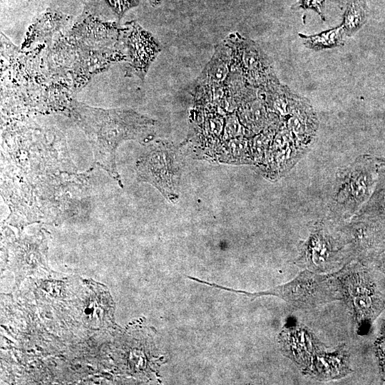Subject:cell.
<instances>
[{"label":"cell","instance_id":"obj_1","mask_svg":"<svg viewBox=\"0 0 385 385\" xmlns=\"http://www.w3.org/2000/svg\"><path fill=\"white\" fill-rule=\"evenodd\" d=\"M69 113L88 138L94 163L123 188L115 163L116 150L125 140L142 144L152 140L156 121L130 109H104L76 101H71Z\"/></svg>","mask_w":385,"mask_h":385},{"label":"cell","instance_id":"obj_2","mask_svg":"<svg viewBox=\"0 0 385 385\" xmlns=\"http://www.w3.org/2000/svg\"><path fill=\"white\" fill-rule=\"evenodd\" d=\"M342 300L352 315L359 335L369 333L385 310V296L365 265L352 260L332 273Z\"/></svg>","mask_w":385,"mask_h":385},{"label":"cell","instance_id":"obj_3","mask_svg":"<svg viewBox=\"0 0 385 385\" xmlns=\"http://www.w3.org/2000/svg\"><path fill=\"white\" fill-rule=\"evenodd\" d=\"M194 280L214 288L242 294L252 299L262 296H275L282 299L289 306L300 309H309L341 300L332 273L319 274L308 270L302 271L287 283L254 293L225 287L197 278H194Z\"/></svg>","mask_w":385,"mask_h":385},{"label":"cell","instance_id":"obj_4","mask_svg":"<svg viewBox=\"0 0 385 385\" xmlns=\"http://www.w3.org/2000/svg\"><path fill=\"white\" fill-rule=\"evenodd\" d=\"M377 179L374 158H358L339 177L332 201L333 213L346 217L357 212L371 195Z\"/></svg>","mask_w":385,"mask_h":385},{"label":"cell","instance_id":"obj_5","mask_svg":"<svg viewBox=\"0 0 385 385\" xmlns=\"http://www.w3.org/2000/svg\"><path fill=\"white\" fill-rule=\"evenodd\" d=\"M138 180L156 188L168 201L178 198L180 168L172 143L156 140L143 154L135 165Z\"/></svg>","mask_w":385,"mask_h":385},{"label":"cell","instance_id":"obj_6","mask_svg":"<svg viewBox=\"0 0 385 385\" xmlns=\"http://www.w3.org/2000/svg\"><path fill=\"white\" fill-rule=\"evenodd\" d=\"M351 260L352 259L341 237H334L320 223L301 244L295 264L315 273L330 274Z\"/></svg>","mask_w":385,"mask_h":385},{"label":"cell","instance_id":"obj_7","mask_svg":"<svg viewBox=\"0 0 385 385\" xmlns=\"http://www.w3.org/2000/svg\"><path fill=\"white\" fill-rule=\"evenodd\" d=\"M340 237L352 260L365 265L372 264L385 245V225L354 217L342 228Z\"/></svg>","mask_w":385,"mask_h":385},{"label":"cell","instance_id":"obj_8","mask_svg":"<svg viewBox=\"0 0 385 385\" xmlns=\"http://www.w3.org/2000/svg\"><path fill=\"white\" fill-rule=\"evenodd\" d=\"M122 40L128 50L125 75L137 76L143 81L161 46L150 32L135 21L125 23L122 29Z\"/></svg>","mask_w":385,"mask_h":385},{"label":"cell","instance_id":"obj_9","mask_svg":"<svg viewBox=\"0 0 385 385\" xmlns=\"http://www.w3.org/2000/svg\"><path fill=\"white\" fill-rule=\"evenodd\" d=\"M225 41L231 49V66L239 71L247 83L264 88L274 81L265 56L253 42L239 34H230Z\"/></svg>","mask_w":385,"mask_h":385},{"label":"cell","instance_id":"obj_10","mask_svg":"<svg viewBox=\"0 0 385 385\" xmlns=\"http://www.w3.org/2000/svg\"><path fill=\"white\" fill-rule=\"evenodd\" d=\"M282 354L302 371L317 352L327 346L303 324L294 321L286 324L278 335Z\"/></svg>","mask_w":385,"mask_h":385},{"label":"cell","instance_id":"obj_11","mask_svg":"<svg viewBox=\"0 0 385 385\" xmlns=\"http://www.w3.org/2000/svg\"><path fill=\"white\" fill-rule=\"evenodd\" d=\"M301 372L318 381L337 380L348 376L352 369L346 344H339L333 351L326 349L317 352Z\"/></svg>","mask_w":385,"mask_h":385},{"label":"cell","instance_id":"obj_12","mask_svg":"<svg viewBox=\"0 0 385 385\" xmlns=\"http://www.w3.org/2000/svg\"><path fill=\"white\" fill-rule=\"evenodd\" d=\"M231 62V49L224 41L215 47L212 58L203 68L193 88L222 85L230 71Z\"/></svg>","mask_w":385,"mask_h":385},{"label":"cell","instance_id":"obj_13","mask_svg":"<svg viewBox=\"0 0 385 385\" xmlns=\"http://www.w3.org/2000/svg\"><path fill=\"white\" fill-rule=\"evenodd\" d=\"M354 217L371 220L385 225V170L379 165L374 190Z\"/></svg>","mask_w":385,"mask_h":385},{"label":"cell","instance_id":"obj_14","mask_svg":"<svg viewBox=\"0 0 385 385\" xmlns=\"http://www.w3.org/2000/svg\"><path fill=\"white\" fill-rule=\"evenodd\" d=\"M366 19V8L363 0H355L346 9L344 26L348 31L358 29Z\"/></svg>","mask_w":385,"mask_h":385},{"label":"cell","instance_id":"obj_15","mask_svg":"<svg viewBox=\"0 0 385 385\" xmlns=\"http://www.w3.org/2000/svg\"><path fill=\"white\" fill-rule=\"evenodd\" d=\"M343 27L337 28L331 31L322 33L319 35L307 38L309 45L314 48L329 47L337 45L342 37Z\"/></svg>","mask_w":385,"mask_h":385},{"label":"cell","instance_id":"obj_16","mask_svg":"<svg viewBox=\"0 0 385 385\" xmlns=\"http://www.w3.org/2000/svg\"><path fill=\"white\" fill-rule=\"evenodd\" d=\"M374 350L380 377L385 383V319L381 323L379 334L374 342Z\"/></svg>","mask_w":385,"mask_h":385},{"label":"cell","instance_id":"obj_17","mask_svg":"<svg viewBox=\"0 0 385 385\" xmlns=\"http://www.w3.org/2000/svg\"><path fill=\"white\" fill-rule=\"evenodd\" d=\"M120 20L130 9L137 6L140 0H106Z\"/></svg>","mask_w":385,"mask_h":385},{"label":"cell","instance_id":"obj_18","mask_svg":"<svg viewBox=\"0 0 385 385\" xmlns=\"http://www.w3.org/2000/svg\"><path fill=\"white\" fill-rule=\"evenodd\" d=\"M372 265L385 275V245L374 260Z\"/></svg>","mask_w":385,"mask_h":385},{"label":"cell","instance_id":"obj_19","mask_svg":"<svg viewBox=\"0 0 385 385\" xmlns=\"http://www.w3.org/2000/svg\"><path fill=\"white\" fill-rule=\"evenodd\" d=\"M324 0H303V6L307 8H312L319 10Z\"/></svg>","mask_w":385,"mask_h":385},{"label":"cell","instance_id":"obj_20","mask_svg":"<svg viewBox=\"0 0 385 385\" xmlns=\"http://www.w3.org/2000/svg\"><path fill=\"white\" fill-rule=\"evenodd\" d=\"M374 158L376 163L382 167L384 168V170H385V158H376V157H374Z\"/></svg>","mask_w":385,"mask_h":385},{"label":"cell","instance_id":"obj_21","mask_svg":"<svg viewBox=\"0 0 385 385\" xmlns=\"http://www.w3.org/2000/svg\"><path fill=\"white\" fill-rule=\"evenodd\" d=\"M163 0H150L151 4L154 6H157L162 2Z\"/></svg>","mask_w":385,"mask_h":385}]
</instances>
